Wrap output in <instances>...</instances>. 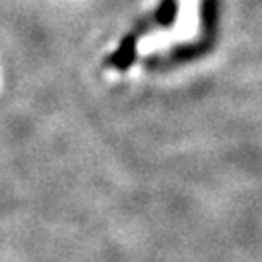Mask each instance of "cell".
Wrapping results in <instances>:
<instances>
[{
  "instance_id": "obj_2",
  "label": "cell",
  "mask_w": 262,
  "mask_h": 262,
  "mask_svg": "<svg viewBox=\"0 0 262 262\" xmlns=\"http://www.w3.org/2000/svg\"><path fill=\"white\" fill-rule=\"evenodd\" d=\"M173 16H175V2H173V0H165V2H163V8L159 10L158 19L163 21V24H169V21L173 19Z\"/></svg>"
},
{
  "instance_id": "obj_1",
  "label": "cell",
  "mask_w": 262,
  "mask_h": 262,
  "mask_svg": "<svg viewBox=\"0 0 262 262\" xmlns=\"http://www.w3.org/2000/svg\"><path fill=\"white\" fill-rule=\"evenodd\" d=\"M132 58H134V37H126L122 41L121 49L111 56V62L117 68H126L130 66Z\"/></svg>"
}]
</instances>
